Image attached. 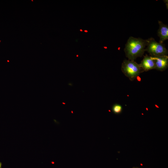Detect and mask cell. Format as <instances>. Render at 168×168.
Segmentation results:
<instances>
[{
  "label": "cell",
  "instance_id": "cell-1",
  "mask_svg": "<svg viewBox=\"0 0 168 168\" xmlns=\"http://www.w3.org/2000/svg\"><path fill=\"white\" fill-rule=\"evenodd\" d=\"M147 40L130 36L125 45L124 51L128 60L134 61L137 58L142 57L145 51Z\"/></svg>",
  "mask_w": 168,
  "mask_h": 168
},
{
  "label": "cell",
  "instance_id": "cell-2",
  "mask_svg": "<svg viewBox=\"0 0 168 168\" xmlns=\"http://www.w3.org/2000/svg\"><path fill=\"white\" fill-rule=\"evenodd\" d=\"M121 70L131 81L134 80L143 72L139 64L134 61L125 59L122 64Z\"/></svg>",
  "mask_w": 168,
  "mask_h": 168
},
{
  "label": "cell",
  "instance_id": "cell-3",
  "mask_svg": "<svg viewBox=\"0 0 168 168\" xmlns=\"http://www.w3.org/2000/svg\"><path fill=\"white\" fill-rule=\"evenodd\" d=\"M145 51L151 56L156 57L167 55L168 50L163 44L156 42L154 38L151 37L147 39Z\"/></svg>",
  "mask_w": 168,
  "mask_h": 168
},
{
  "label": "cell",
  "instance_id": "cell-4",
  "mask_svg": "<svg viewBox=\"0 0 168 168\" xmlns=\"http://www.w3.org/2000/svg\"><path fill=\"white\" fill-rule=\"evenodd\" d=\"M151 57L155 62V69L162 71L167 68L168 66V57L167 55Z\"/></svg>",
  "mask_w": 168,
  "mask_h": 168
},
{
  "label": "cell",
  "instance_id": "cell-5",
  "mask_svg": "<svg viewBox=\"0 0 168 168\" xmlns=\"http://www.w3.org/2000/svg\"><path fill=\"white\" fill-rule=\"evenodd\" d=\"M140 66L143 71L155 69V65L153 59L151 56L146 54L139 64Z\"/></svg>",
  "mask_w": 168,
  "mask_h": 168
},
{
  "label": "cell",
  "instance_id": "cell-6",
  "mask_svg": "<svg viewBox=\"0 0 168 168\" xmlns=\"http://www.w3.org/2000/svg\"><path fill=\"white\" fill-rule=\"evenodd\" d=\"M159 28L157 35L160 38L159 42L163 44L164 41L168 39V26L161 21H158Z\"/></svg>",
  "mask_w": 168,
  "mask_h": 168
},
{
  "label": "cell",
  "instance_id": "cell-7",
  "mask_svg": "<svg viewBox=\"0 0 168 168\" xmlns=\"http://www.w3.org/2000/svg\"><path fill=\"white\" fill-rule=\"evenodd\" d=\"M122 107L120 105L115 104L112 107V110L115 114H119L122 111Z\"/></svg>",
  "mask_w": 168,
  "mask_h": 168
},
{
  "label": "cell",
  "instance_id": "cell-8",
  "mask_svg": "<svg viewBox=\"0 0 168 168\" xmlns=\"http://www.w3.org/2000/svg\"><path fill=\"white\" fill-rule=\"evenodd\" d=\"M2 163L0 162V168H2Z\"/></svg>",
  "mask_w": 168,
  "mask_h": 168
},
{
  "label": "cell",
  "instance_id": "cell-9",
  "mask_svg": "<svg viewBox=\"0 0 168 168\" xmlns=\"http://www.w3.org/2000/svg\"><path fill=\"white\" fill-rule=\"evenodd\" d=\"M84 31H85V32H87V31L86 30H85Z\"/></svg>",
  "mask_w": 168,
  "mask_h": 168
},
{
  "label": "cell",
  "instance_id": "cell-10",
  "mask_svg": "<svg viewBox=\"0 0 168 168\" xmlns=\"http://www.w3.org/2000/svg\"><path fill=\"white\" fill-rule=\"evenodd\" d=\"M80 30V31H82V30Z\"/></svg>",
  "mask_w": 168,
  "mask_h": 168
},
{
  "label": "cell",
  "instance_id": "cell-11",
  "mask_svg": "<svg viewBox=\"0 0 168 168\" xmlns=\"http://www.w3.org/2000/svg\"><path fill=\"white\" fill-rule=\"evenodd\" d=\"M0 41H1L0 40Z\"/></svg>",
  "mask_w": 168,
  "mask_h": 168
}]
</instances>
